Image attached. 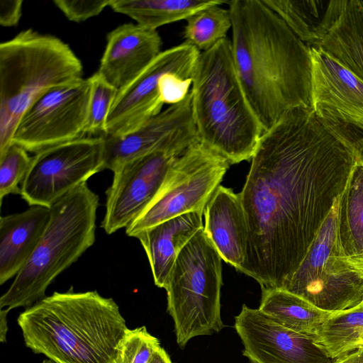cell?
I'll return each mask as SVG.
<instances>
[{
  "label": "cell",
  "instance_id": "32",
  "mask_svg": "<svg viewBox=\"0 0 363 363\" xmlns=\"http://www.w3.org/2000/svg\"><path fill=\"white\" fill-rule=\"evenodd\" d=\"M22 0L0 1V24L4 27L18 24L22 15Z\"/></svg>",
  "mask_w": 363,
  "mask_h": 363
},
{
  "label": "cell",
  "instance_id": "37",
  "mask_svg": "<svg viewBox=\"0 0 363 363\" xmlns=\"http://www.w3.org/2000/svg\"><path fill=\"white\" fill-rule=\"evenodd\" d=\"M42 363H55V362L52 361L51 359H45L43 361Z\"/></svg>",
  "mask_w": 363,
  "mask_h": 363
},
{
  "label": "cell",
  "instance_id": "36",
  "mask_svg": "<svg viewBox=\"0 0 363 363\" xmlns=\"http://www.w3.org/2000/svg\"><path fill=\"white\" fill-rule=\"evenodd\" d=\"M9 311L8 309L4 310L1 309L0 311V341L1 342H5L6 340V333H7V320L6 315Z\"/></svg>",
  "mask_w": 363,
  "mask_h": 363
},
{
  "label": "cell",
  "instance_id": "13",
  "mask_svg": "<svg viewBox=\"0 0 363 363\" xmlns=\"http://www.w3.org/2000/svg\"><path fill=\"white\" fill-rule=\"evenodd\" d=\"M182 153L155 151L130 160L113 172L111 185L106 191V211L101 225L107 234L126 228L143 213L162 189Z\"/></svg>",
  "mask_w": 363,
  "mask_h": 363
},
{
  "label": "cell",
  "instance_id": "19",
  "mask_svg": "<svg viewBox=\"0 0 363 363\" xmlns=\"http://www.w3.org/2000/svg\"><path fill=\"white\" fill-rule=\"evenodd\" d=\"M203 230L220 257L240 270L245 258L247 226L239 194L220 185L207 203Z\"/></svg>",
  "mask_w": 363,
  "mask_h": 363
},
{
  "label": "cell",
  "instance_id": "2",
  "mask_svg": "<svg viewBox=\"0 0 363 363\" xmlns=\"http://www.w3.org/2000/svg\"><path fill=\"white\" fill-rule=\"evenodd\" d=\"M225 4L235 69L264 132L286 111L311 108L310 48L262 0Z\"/></svg>",
  "mask_w": 363,
  "mask_h": 363
},
{
  "label": "cell",
  "instance_id": "5",
  "mask_svg": "<svg viewBox=\"0 0 363 363\" xmlns=\"http://www.w3.org/2000/svg\"><path fill=\"white\" fill-rule=\"evenodd\" d=\"M83 66L68 44L31 28L0 44V154L11 144L27 109L50 90L82 79Z\"/></svg>",
  "mask_w": 363,
  "mask_h": 363
},
{
  "label": "cell",
  "instance_id": "12",
  "mask_svg": "<svg viewBox=\"0 0 363 363\" xmlns=\"http://www.w3.org/2000/svg\"><path fill=\"white\" fill-rule=\"evenodd\" d=\"M89 93L88 78L47 92L22 116L11 143L35 154L85 137Z\"/></svg>",
  "mask_w": 363,
  "mask_h": 363
},
{
  "label": "cell",
  "instance_id": "20",
  "mask_svg": "<svg viewBox=\"0 0 363 363\" xmlns=\"http://www.w3.org/2000/svg\"><path fill=\"white\" fill-rule=\"evenodd\" d=\"M50 208L32 206L0 218V284L16 277L38 246L50 219Z\"/></svg>",
  "mask_w": 363,
  "mask_h": 363
},
{
  "label": "cell",
  "instance_id": "10",
  "mask_svg": "<svg viewBox=\"0 0 363 363\" xmlns=\"http://www.w3.org/2000/svg\"><path fill=\"white\" fill-rule=\"evenodd\" d=\"M230 165L223 157L195 143L177 157L157 196L125 228V234L136 238L169 219L204 211Z\"/></svg>",
  "mask_w": 363,
  "mask_h": 363
},
{
  "label": "cell",
  "instance_id": "17",
  "mask_svg": "<svg viewBox=\"0 0 363 363\" xmlns=\"http://www.w3.org/2000/svg\"><path fill=\"white\" fill-rule=\"evenodd\" d=\"M162 39L155 30L122 24L107 34L97 71L118 91L133 82L159 55Z\"/></svg>",
  "mask_w": 363,
  "mask_h": 363
},
{
  "label": "cell",
  "instance_id": "15",
  "mask_svg": "<svg viewBox=\"0 0 363 363\" xmlns=\"http://www.w3.org/2000/svg\"><path fill=\"white\" fill-rule=\"evenodd\" d=\"M235 329L244 345L242 354L251 363H333L315 337L278 324L243 305L235 318Z\"/></svg>",
  "mask_w": 363,
  "mask_h": 363
},
{
  "label": "cell",
  "instance_id": "35",
  "mask_svg": "<svg viewBox=\"0 0 363 363\" xmlns=\"http://www.w3.org/2000/svg\"><path fill=\"white\" fill-rule=\"evenodd\" d=\"M149 363H172L168 353L161 346L155 352Z\"/></svg>",
  "mask_w": 363,
  "mask_h": 363
},
{
  "label": "cell",
  "instance_id": "16",
  "mask_svg": "<svg viewBox=\"0 0 363 363\" xmlns=\"http://www.w3.org/2000/svg\"><path fill=\"white\" fill-rule=\"evenodd\" d=\"M310 53L311 109L323 123L363 130V82L323 50Z\"/></svg>",
  "mask_w": 363,
  "mask_h": 363
},
{
  "label": "cell",
  "instance_id": "11",
  "mask_svg": "<svg viewBox=\"0 0 363 363\" xmlns=\"http://www.w3.org/2000/svg\"><path fill=\"white\" fill-rule=\"evenodd\" d=\"M101 170L103 137H84L57 145L32 157L20 195L30 206L50 208Z\"/></svg>",
  "mask_w": 363,
  "mask_h": 363
},
{
  "label": "cell",
  "instance_id": "28",
  "mask_svg": "<svg viewBox=\"0 0 363 363\" xmlns=\"http://www.w3.org/2000/svg\"><path fill=\"white\" fill-rule=\"evenodd\" d=\"M88 79L90 93L84 135L103 137L106 135L107 117L118 90L98 72Z\"/></svg>",
  "mask_w": 363,
  "mask_h": 363
},
{
  "label": "cell",
  "instance_id": "31",
  "mask_svg": "<svg viewBox=\"0 0 363 363\" xmlns=\"http://www.w3.org/2000/svg\"><path fill=\"white\" fill-rule=\"evenodd\" d=\"M110 1L54 0L53 4L68 20L81 23L101 13L106 7L109 6Z\"/></svg>",
  "mask_w": 363,
  "mask_h": 363
},
{
  "label": "cell",
  "instance_id": "18",
  "mask_svg": "<svg viewBox=\"0 0 363 363\" xmlns=\"http://www.w3.org/2000/svg\"><path fill=\"white\" fill-rule=\"evenodd\" d=\"M311 48L323 50L363 82V1H328Z\"/></svg>",
  "mask_w": 363,
  "mask_h": 363
},
{
  "label": "cell",
  "instance_id": "33",
  "mask_svg": "<svg viewBox=\"0 0 363 363\" xmlns=\"http://www.w3.org/2000/svg\"><path fill=\"white\" fill-rule=\"evenodd\" d=\"M344 140L352 149L357 160L363 162V130L353 128Z\"/></svg>",
  "mask_w": 363,
  "mask_h": 363
},
{
  "label": "cell",
  "instance_id": "6",
  "mask_svg": "<svg viewBox=\"0 0 363 363\" xmlns=\"http://www.w3.org/2000/svg\"><path fill=\"white\" fill-rule=\"evenodd\" d=\"M99 196L86 183L50 207L48 225L32 255L0 298L1 309L29 308L52 281L93 245Z\"/></svg>",
  "mask_w": 363,
  "mask_h": 363
},
{
  "label": "cell",
  "instance_id": "22",
  "mask_svg": "<svg viewBox=\"0 0 363 363\" xmlns=\"http://www.w3.org/2000/svg\"><path fill=\"white\" fill-rule=\"evenodd\" d=\"M337 238L344 256L363 272V162L357 159L338 199Z\"/></svg>",
  "mask_w": 363,
  "mask_h": 363
},
{
  "label": "cell",
  "instance_id": "26",
  "mask_svg": "<svg viewBox=\"0 0 363 363\" xmlns=\"http://www.w3.org/2000/svg\"><path fill=\"white\" fill-rule=\"evenodd\" d=\"M225 3L224 1L223 3L207 6L189 16L186 19L184 43L202 52L227 38L226 35L232 28V21L228 9L220 6Z\"/></svg>",
  "mask_w": 363,
  "mask_h": 363
},
{
  "label": "cell",
  "instance_id": "34",
  "mask_svg": "<svg viewBox=\"0 0 363 363\" xmlns=\"http://www.w3.org/2000/svg\"><path fill=\"white\" fill-rule=\"evenodd\" d=\"M333 363H363V348L349 353L336 359Z\"/></svg>",
  "mask_w": 363,
  "mask_h": 363
},
{
  "label": "cell",
  "instance_id": "23",
  "mask_svg": "<svg viewBox=\"0 0 363 363\" xmlns=\"http://www.w3.org/2000/svg\"><path fill=\"white\" fill-rule=\"evenodd\" d=\"M259 311L281 326L316 337L333 313L318 309L303 298L279 288L262 289Z\"/></svg>",
  "mask_w": 363,
  "mask_h": 363
},
{
  "label": "cell",
  "instance_id": "27",
  "mask_svg": "<svg viewBox=\"0 0 363 363\" xmlns=\"http://www.w3.org/2000/svg\"><path fill=\"white\" fill-rule=\"evenodd\" d=\"M309 48L315 42V32L320 23L328 1L262 0Z\"/></svg>",
  "mask_w": 363,
  "mask_h": 363
},
{
  "label": "cell",
  "instance_id": "7",
  "mask_svg": "<svg viewBox=\"0 0 363 363\" xmlns=\"http://www.w3.org/2000/svg\"><path fill=\"white\" fill-rule=\"evenodd\" d=\"M222 258L199 230L179 253L164 289L177 342L184 348L193 337L220 332Z\"/></svg>",
  "mask_w": 363,
  "mask_h": 363
},
{
  "label": "cell",
  "instance_id": "29",
  "mask_svg": "<svg viewBox=\"0 0 363 363\" xmlns=\"http://www.w3.org/2000/svg\"><path fill=\"white\" fill-rule=\"evenodd\" d=\"M22 147L11 143L0 154V202L4 197L21 194V186L29 169L32 157Z\"/></svg>",
  "mask_w": 363,
  "mask_h": 363
},
{
  "label": "cell",
  "instance_id": "4",
  "mask_svg": "<svg viewBox=\"0 0 363 363\" xmlns=\"http://www.w3.org/2000/svg\"><path fill=\"white\" fill-rule=\"evenodd\" d=\"M190 93L199 141L230 164L251 160L264 130L242 86L230 39L200 52Z\"/></svg>",
  "mask_w": 363,
  "mask_h": 363
},
{
  "label": "cell",
  "instance_id": "21",
  "mask_svg": "<svg viewBox=\"0 0 363 363\" xmlns=\"http://www.w3.org/2000/svg\"><path fill=\"white\" fill-rule=\"evenodd\" d=\"M204 211L180 215L138 234L147 255L155 284L164 289L175 260L186 243L203 228Z\"/></svg>",
  "mask_w": 363,
  "mask_h": 363
},
{
  "label": "cell",
  "instance_id": "9",
  "mask_svg": "<svg viewBox=\"0 0 363 363\" xmlns=\"http://www.w3.org/2000/svg\"><path fill=\"white\" fill-rule=\"evenodd\" d=\"M337 204L338 199L299 266L282 288L332 313L363 303V272L344 256L338 241Z\"/></svg>",
  "mask_w": 363,
  "mask_h": 363
},
{
  "label": "cell",
  "instance_id": "25",
  "mask_svg": "<svg viewBox=\"0 0 363 363\" xmlns=\"http://www.w3.org/2000/svg\"><path fill=\"white\" fill-rule=\"evenodd\" d=\"M315 339L335 360L363 348V305L333 313L323 323Z\"/></svg>",
  "mask_w": 363,
  "mask_h": 363
},
{
  "label": "cell",
  "instance_id": "30",
  "mask_svg": "<svg viewBox=\"0 0 363 363\" xmlns=\"http://www.w3.org/2000/svg\"><path fill=\"white\" fill-rule=\"evenodd\" d=\"M160 347L159 340L145 326L128 328L118 345L113 363H149Z\"/></svg>",
  "mask_w": 363,
  "mask_h": 363
},
{
  "label": "cell",
  "instance_id": "3",
  "mask_svg": "<svg viewBox=\"0 0 363 363\" xmlns=\"http://www.w3.org/2000/svg\"><path fill=\"white\" fill-rule=\"evenodd\" d=\"M18 324L26 347L55 363H113L128 329L113 298L72 287L27 308Z\"/></svg>",
  "mask_w": 363,
  "mask_h": 363
},
{
  "label": "cell",
  "instance_id": "24",
  "mask_svg": "<svg viewBox=\"0 0 363 363\" xmlns=\"http://www.w3.org/2000/svg\"><path fill=\"white\" fill-rule=\"evenodd\" d=\"M218 0H111L115 12L133 19L138 25L155 30L162 26L186 20L207 6L223 3Z\"/></svg>",
  "mask_w": 363,
  "mask_h": 363
},
{
  "label": "cell",
  "instance_id": "8",
  "mask_svg": "<svg viewBox=\"0 0 363 363\" xmlns=\"http://www.w3.org/2000/svg\"><path fill=\"white\" fill-rule=\"evenodd\" d=\"M200 52L183 43L162 51L133 82L118 91L106 124V135L133 132L190 92Z\"/></svg>",
  "mask_w": 363,
  "mask_h": 363
},
{
  "label": "cell",
  "instance_id": "14",
  "mask_svg": "<svg viewBox=\"0 0 363 363\" xmlns=\"http://www.w3.org/2000/svg\"><path fill=\"white\" fill-rule=\"evenodd\" d=\"M104 169L113 172L123 164L157 150L184 152L198 142L191 93L137 129L121 136H103Z\"/></svg>",
  "mask_w": 363,
  "mask_h": 363
},
{
  "label": "cell",
  "instance_id": "1",
  "mask_svg": "<svg viewBox=\"0 0 363 363\" xmlns=\"http://www.w3.org/2000/svg\"><path fill=\"white\" fill-rule=\"evenodd\" d=\"M239 193L247 226L239 272L282 289L342 192L356 162L351 147L311 108L286 111L259 138Z\"/></svg>",
  "mask_w": 363,
  "mask_h": 363
},
{
  "label": "cell",
  "instance_id": "38",
  "mask_svg": "<svg viewBox=\"0 0 363 363\" xmlns=\"http://www.w3.org/2000/svg\"><path fill=\"white\" fill-rule=\"evenodd\" d=\"M362 305H363V303H362Z\"/></svg>",
  "mask_w": 363,
  "mask_h": 363
}]
</instances>
